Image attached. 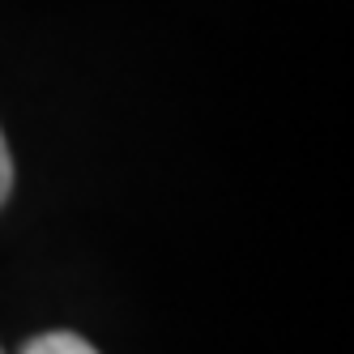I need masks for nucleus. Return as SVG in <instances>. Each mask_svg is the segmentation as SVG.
Masks as SVG:
<instances>
[{
    "mask_svg": "<svg viewBox=\"0 0 354 354\" xmlns=\"http://www.w3.org/2000/svg\"><path fill=\"white\" fill-rule=\"evenodd\" d=\"M0 354H5V346H0Z\"/></svg>",
    "mask_w": 354,
    "mask_h": 354,
    "instance_id": "7ed1b4c3",
    "label": "nucleus"
},
{
    "mask_svg": "<svg viewBox=\"0 0 354 354\" xmlns=\"http://www.w3.org/2000/svg\"><path fill=\"white\" fill-rule=\"evenodd\" d=\"M17 354H98L82 333H68V328H52V333H39L21 346Z\"/></svg>",
    "mask_w": 354,
    "mask_h": 354,
    "instance_id": "f257e3e1",
    "label": "nucleus"
},
{
    "mask_svg": "<svg viewBox=\"0 0 354 354\" xmlns=\"http://www.w3.org/2000/svg\"><path fill=\"white\" fill-rule=\"evenodd\" d=\"M13 192V158H9V145H5V133H0V205L9 201Z\"/></svg>",
    "mask_w": 354,
    "mask_h": 354,
    "instance_id": "f03ea898",
    "label": "nucleus"
}]
</instances>
